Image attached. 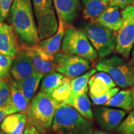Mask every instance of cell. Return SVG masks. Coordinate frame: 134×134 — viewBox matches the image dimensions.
<instances>
[{"mask_svg":"<svg viewBox=\"0 0 134 134\" xmlns=\"http://www.w3.org/2000/svg\"><path fill=\"white\" fill-rule=\"evenodd\" d=\"M9 16L20 41L27 47L36 46L39 38L31 0H13Z\"/></svg>","mask_w":134,"mask_h":134,"instance_id":"6da1fadb","label":"cell"},{"mask_svg":"<svg viewBox=\"0 0 134 134\" xmlns=\"http://www.w3.org/2000/svg\"><path fill=\"white\" fill-rule=\"evenodd\" d=\"M52 134H93L91 123L64 103L57 105L52 125Z\"/></svg>","mask_w":134,"mask_h":134,"instance_id":"7a4b0ae2","label":"cell"},{"mask_svg":"<svg viewBox=\"0 0 134 134\" xmlns=\"http://www.w3.org/2000/svg\"><path fill=\"white\" fill-rule=\"evenodd\" d=\"M58 105L51 96L40 91L32 99L27 109V122L36 127L38 132L45 133L52 128Z\"/></svg>","mask_w":134,"mask_h":134,"instance_id":"3957f363","label":"cell"},{"mask_svg":"<svg viewBox=\"0 0 134 134\" xmlns=\"http://www.w3.org/2000/svg\"><path fill=\"white\" fill-rule=\"evenodd\" d=\"M96 70L108 73L115 85L121 88L134 86V62L127 61L117 55L101 58Z\"/></svg>","mask_w":134,"mask_h":134,"instance_id":"277c9868","label":"cell"},{"mask_svg":"<svg viewBox=\"0 0 134 134\" xmlns=\"http://www.w3.org/2000/svg\"><path fill=\"white\" fill-rule=\"evenodd\" d=\"M82 31L100 58L106 57L115 49L116 36L111 30L91 21L84 23Z\"/></svg>","mask_w":134,"mask_h":134,"instance_id":"5b68a950","label":"cell"},{"mask_svg":"<svg viewBox=\"0 0 134 134\" xmlns=\"http://www.w3.org/2000/svg\"><path fill=\"white\" fill-rule=\"evenodd\" d=\"M37 27L39 41L49 37L56 32L58 21L52 0H31Z\"/></svg>","mask_w":134,"mask_h":134,"instance_id":"8992f818","label":"cell"},{"mask_svg":"<svg viewBox=\"0 0 134 134\" xmlns=\"http://www.w3.org/2000/svg\"><path fill=\"white\" fill-rule=\"evenodd\" d=\"M62 49L63 52L81 57L89 60H96L98 56L83 31L71 26L65 29Z\"/></svg>","mask_w":134,"mask_h":134,"instance_id":"52a82bcc","label":"cell"},{"mask_svg":"<svg viewBox=\"0 0 134 134\" xmlns=\"http://www.w3.org/2000/svg\"><path fill=\"white\" fill-rule=\"evenodd\" d=\"M53 62L55 71L71 79L83 75L91 65L86 58L63 52L56 53Z\"/></svg>","mask_w":134,"mask_h":134,"instance_id":"ba28073f","label":"cell"},{"mask_svg":"<svg viewBox=\"0 0 134 134\" xmlns=\"http://www.w3.org/2000/svg\"><path fill=\"white\" fill-rule=\"evenodd\" d=\"M123 24L116 36L115 50L129 58L134 45V6H129L121 13Z\"/></svg>","mask_w":134,"mask_h":134,"instance_id":"9c48e42d","label":"cell"},{"mask_svg":"<svg viewBox=\"0 0 134 134\" xmlns=\"http://www.w3.org/2000/svg\"><path fill=\"white\" fill-rule=\"evenodd\" d=\"M125 115L126 113L124 110L107 106H96L93 110L95 120L102 129L108 131H113L117 129Z\"/></svg>","mask_w":134,"mask_h":134,"instance_id":"30bf717a","label":"cell"},{"mask_svg":"<svg viewBox=\"0 0 134 134\" xmlns=\"http://www.w3.org/2000/svg\"><path fill=\"white\" fill-rule=\"evenodd\" d=\"M14 58L9 71L14 81H23L36 72L27 47L18 52Z\"/></svg>","mask_w":134,"mask_h":134,"instance_id":"8fae6325","label":"cell"},{"mask_svg":"<svg viewBox=\"0 0 134 134\" xmlns=\"http://www.w3.org/2000/svg\"><path fill=\"white\" fill-rule=\"evenodd\" d=\"M58 18L65 26H71L81 9V0H52Z\"/></svg>","mask_w":134,"mask_h":134,"instance_id":"7c38bea8","label":"cell"},{"mask_svg":"<svg viewBox=\"0 0 134 134\" xmlns=\"http://www.w3.org/2000/svg\"><path fill=\"white\" fill-rule=\"evenodd\" d=\"M36 71L43 75L55 71L53 57L37 46L27 47Z\"/></svg>","mask_w":134,"mask_h":134,"instance_id":"4fadbf2b","label":"cell"},{"mask_svg":"<svg viewBox=\"0 0 134 134\" xmlns=\"http://www.w3.org/2000/svg\"><path fill=\"white\" fill-rule=\"evenodd\" d=\"M0 53L14 58L18 53L16 36L13 27L0 21Z\"/></svg>","mask_w":134,"mask_h":134,"instance_id":"5bb4252c","label":"cell"},{"mask_svg":"<svg viewBox=\"0 0 134 134\" xmlns=\"http://www.w3.org/2000/svg\"><path fill=\"white\" fill-rule=\"evenodd\" d=\"M115 83L108 73L100 71L91 76L88 81L90 95L100 96L115 87Z\"/></svg>","mask_w":134,"mask_h":134,"instance_id":"9a60e30c","label":"cell"},{"mask_svg":"<svg viewBox=\"0 0 134 134\" xmlns=\"http://www.w3.org/2000/svg\"><path fill=\"white\" fill-rule=\"evenodd\" d=\"M95 22L111 31H117L123 24V18L119 8L109 5L95 19Z\"/></svg>","mask_w":134,"mask_h":134,"instance_id":"2e32d148","label":"cell"},{"mask_svg":"<svg viewBox=\"0 0 134 134\" xmlns=\"http://www.w3.org/2000/svg\"><path fill=\"white\" fill-rule=\"evenodd\" d=\"M65 32L64 23L60 18H58V27L56 32L49 37L38 41L37 46L41 48L49 55L54 56L56 53L59 52Z\"/></svg>","mask_w":134,"mask_h":134,"instance_id":"e0dca14e","label":"cell"},{"mask_svg":"<svg viewBox=\"0 0 134 134\" xmlns=\"http://www.w3.org/2000/svg\"><path fill=\"white\" fill-rule=\"evenodd\" d=\"M27 122L25 112L11 114L6 117L1 125V129L7 134H23Z\"/></svg>","mask_w":134,"mask_h":134,"instance_id":"ac0fdd59","label":"cell"},{"mask_svg":"<svg viewBox=\"0 0 134 134\" xmlns=\"http://www.w3.org/2000/svg\"><path fill=\"white\" fill-rule=\"evenodd\" d=\"M75 109L80 114L88 120H93L94 116L92 112L91 103L87 93L81 94L76 96H70L63 103Z\"/></svg>","mask_w":134,"mask_h":134,"instance_id":"d6986e66","label":"cell"},{"mask_svg":"<svg viewBox=\"0 0 134 134\" xmlns=\"http://www.w3.org/2000/svg\"><path fill=\"white\" fill-rule=\"evenodd\" d=\"M9 97L5 105L9 109L11 114L26 112L29 105L26 98L21 90L17 87L13 81L9 85Z\"/></svg>","mask_w":134,"mask_h":134,"instance_id":"ffe728a7","label":"cell"},{"mask_svg":"<svg viewBox=\"0 0 134 134\" xmlns=\"http://www.w3.org/2000/svg\"><path fill=\"white\" fill-rule=\"evenodd\" d=\"M43 74L36 71L31 76L19 82H15L13 80L14 85L21 90L27 101L30 103L39 86V84L43 77Z\"/></svg>","mask_w":134,"mask_h":134,"instance_id":"44dd1931","label":"cell"},{"mask_svg":"<svg viewBox=\"0 0 134 134\" xmlns=\"http://www.w3.org/2000/svg\"><path fill=\"white\" fill-rule=\"evenodd\" d=\"M83 15L86 19L93 21L109 4V0H82Z\"/></svg>","mask_w":134,"mask_h":134,"instance_id":"7402d4cb","label":"cell"},{"mask_svg":"<svg viewBox=\"0 0 134 134\" xmlns=\"http://www.w3.org/2000/svg\"><path fill=\"white\" fill-rule=\"evenodd\" d=\"M96 68H92L83 75L71 79L70 96H76L81 94L87 93L89 80L91 76L96 73Z\"/></svg>","mask_w":134,"mask_h":134,"instance_id":"603a6c76","label":"cell"},{"mask_svg":"<svg viewBox=\"0 0 134 134\" xmlns=\"http://www.w3.org/2000/svg\"><path fill=\"white\" fill-rule=\"evenodd\" d=\"M104 105L120 108L126 110H131L132 109V97L130 90L118 91L104 104Z\"/></svg>","mask_w":134,"mask_h":134,"instance_id":"cb8c5ba5","label":"cell"},{"mask_svg":"<svg viewBox=\"0 0 134 134\" xmlns=\"http://www.w3.org/2000/svg\"><path fill=\"white\" fill-rule=\"evenodd\" d=\"M63 78L64 75L55 71L45 75L42 79L41 92L50 96L55 89L59 86Z\"/></svg>","mask_w":134,"mask_h":134,"instance_id":"d4e9b609","label":"cell"},{"mask_svg":"<svg viewBox=\"0 0 134 134\" xmlns=\"http://www.w3.org/2000/svg\"><path fill=\"white\" fill-rule=\"evenodd\" d=\"M71 78L66 76L64 77L59 86L55 89L50 95V96L58 103V104L63 103L70 96L71 89Z\"/></svg>","mask_w":134,"mask_h":134,"instance_id":"484cf974","label":"cell"},{"mask_svg":"<svg viewBox=\"0 0 134 134\" xmlns=\"http://www.w3.org/2000/svg\"><path fill=\"white\" fill-rule=\"evenodd\" d=\"M119 134H134V110L117 127Z\"/></svg>","mask_w":134,"mask_h":134,"instance_id":"4316f807","label":"cell"},{"mask_svg":"<svg viewBox=\"0 0 134 134\" xmlns=\"http://www.w3.org/2000/svg\"><path fill=\"white\" fill-rule=\"evenodd\" d=\"M13 60V57L0 53V81L9 75Z\"/></svg>","mask_w":134,"mask_h":134,"instance_id":"83f0119b","label":"cell"},{"mask_svg":"<svg viewBox=\"0 0 134 134\" xmlns=\"http://www.w3.org/2000/svg\"><path fill=\"white\" fill-rule=\"evenodd\" d=\"M119 88H114L111 90H110L106 93L104 94L103 95L100 96H93L91 95H90L93 103L95 105H103L105 103L108 101L112 97H113L119 91Z\"/></svg>","mask_w":134,"mask_h":134,"instance_id":"f1b7e54d","label":"cell"},{"mask_svg":"<svg viewBox=\"0 0 134 134\" xmlns=\"http://www.w3.org/2000/svg\"><path fill=\"white\" fill-rule=\"evenodd\" d=\"M13 0H0V21H4L9 16Z\"/></svg>","mask_w":134,"mask_h":134,"instance_id":"f546056e","label":"cell"},{"mask_svg":"<svg viewBox=\"0 0 134 134\" xmlns=\"http://www.w3.org/2000/svg\"><path fill=\"white\" fill-rule=\"evenodd\" d=\"M9 97V88L6 82L0 81V108L6 104Z\"/></svg>","mask_w":134,"mask_h":134,"instance_id":"4dcf8cb0","label":"cell"},{"mask_svg":"<svg viewBox=\"0 0 134 134\" xmlns=\"http://www.w3.org/2000/svg\"><path fill=\"white\" fill-rule=\"evenodd\" d=\"M109 1L110 6H117L122 9H125L134 3V0H109Z\"/></svg>","mask_w":134,"mask_h":134,"instance_id":"1f68e13d","label":"cell"},{"mask_svg":"<svg viewBox=\"0 0 134 134\" xmlns=\"http://www.w3.org/2000/svg\"><path fill=\"white\" fill-rule=\"evenodd\" d=\"M9 114H11V111L6 105L0 108V129H1V124H2L3 120H4L6 116H8Z\"/></svg>","mask_w":134,"mask_h":134,"instance_id":"d6a6232c","label":"cell"},{"mask_svg":"<svg viewBox=\"0 0 134 134\" xmlns=\"http://www.w3.org/2000/svg\"><path fill=\"white\" fill-rule=\"evenodd\" d=\"M23 134H38V131L34 125L27 122V126Z\"/></svg>","mask_w":134,"mask_h":134,"instance_id":"836d02e7","label":"cell"},{"mask_svg":"<svg viewBox=\"0 0 134 134\" xmlns=\"http://www.w3.org/2000/svg\"><path fill=\"white\" fill-rule=\"evenodd\" d=\"M130 94H131L132 97V108L134 109V86H132V88L130 90Z\"/></svg>","mask_w":134,"mask_h":134,"instance_id":"e575fe53","label":"cell"},{"mask_svg":"<svg viewBox=\"0 0 134 134\" xmlns=\"http://www.w3.org/2000/svg\"><path fill=\"white\" fill-rule=\"evenodd\" d=\"M93 134H109L106 132H100V131H95L93 132Z\"/></svg>","mask_w":134,"mask_h":134,"instance_id":"d590c367","label":"cell"},{"mask_svg":"<svg viewBox=\"0 0 134 134\" xmlns=\"http://www.w3.org/2000/svg\"><path fill=\"white\" fill-rule=\"evenodd\" d=\"M132 60H133V62H134V48L133 51H132Z\"/></svg>","mask_w":134,"mask_h":134,"instance_id":"8d00e7d4","label":"cell"},{"mask_svg":"<svg viewBox=\"0 0 134 134\" xmlns=\"http://www.w3.org/2000/svg\"><path fill=\"white\" fill-rule=\"evenodd\" d=\"M0 134H7V133H5V132H3V130H0Z\"/></svg>","mask_w":134,"mask_h":134,"instance_id":"74e56055","label":"cell"}]
</instances>
